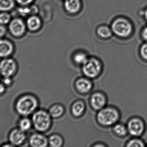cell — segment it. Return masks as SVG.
I'll use <instances>...</instances> for the list:
<instances>
[{
	"instance_id": "cell-8",
	"label": "cell",
	"mask_w": 147,
	"mask_h": 147,
	"mask_svg": "<svg viewBox=\"0 0 147 147\" xmlns=\"http://www.w3.org/2000/svg\"><path fill=\"white\" fill-rule=\"evenodd\" d=\"M16 70V64L13 59H6L0 63V72L4 77H11L14 74Z\"/></svg>"
},
{
	"instance_id": "cell-26",
	"label": "cell",
	"mask_w": 147,
	"mask_h": 147,
	"mask_svg": "<svg viewBox=\"0 0 147 147\" xmlns=\"http://www.w3.org/2000/svg\"><path fill=\"white\" fill-rule=\"evenodd\" d=\"M127 146L129 147H142L144 146V143L139 140H132L128 143Z\"/></svg>"
},
{
	"instance_id": "cell-9",
	"label": "cell",
	"mask_w": 147,
	"mask_h": 147,
	"mask_svg": "<svg viewBox=\"0 0 147 147\" xmlns=\"http://www.w3.org/2000/svg\"><path fill=\"white\" fill-rule=\"evenodd\" d=\"M9 29L11 33L16 37L21 36L26 30V26L23 21L15 19L9 23Z\"/></svg>"
},
{
	"instance_id": "cell-28",
	"label": "cell",
	"mask_w": 147,
	"mask_h": 147,
	"mask_svg": "<svg viewBox=\"0 0 147 147\" xmlns=\"http://www.w3.org/2000/svg\"><path fill=\"white\" fill-rule=\"evenodd\" d=\"M21 5H27L31 3L33 0H16Z\"/></svg>"
},
{
	"instance_id": "cell-16",
	"label": "cell",
	"mask_w": 147,
	"mask_h": 147,
	"mask_svg": "<svg viewBox=\"0 0 147 147\" xmlns=\"http://www.w3.org/2000/svg\"><path fill=\"white\" fill-rule=\"evenodd\" d=\"M48 112L52 118L58 119L63 115L65 112V108L60 104H55L50 107Z\"/></svg>"
},
{
	"instance_id": "cell-6",
	"label": "cell",
	"mask_w": 147,
	"mask_h": 147,
	"mask_svg": "<svg viewBox=\"0 0 147 147\" xmlns=\"http://www.w3.org/2000/svg\"><path fill=\"white\" fill-rule=\"evenodd\" d=\"M90 104L92 108L98 111L106 107L107 98L106 95L101 91H96L90 97Z\"/></svg>"
},
{
	"instance_id": "cell-34",
	"label": "cell",
	"mask_w": 147,
	"mask_h": 147,
	"mask_svg": "<svg viewBox=\"0 0 147 147\" xmlns=\"http://www.w3.org/2000/svg\"><path fill=\"white\" fill-rule=\"evenodd\" d=\"M146 19L147 20V10H146Z\"/></svg>"
},
{
	"instance_id": "cell-29",
	"label": "cell",
	"mask_w": 147,
	"mask_h": 147,
	"mask_svg": "<svg viewBox=\"0 0 147 147\" xmlns=\"http://www.w3.org/2000/svg\"><path fill=\"white\" fill-rule=\"evenodd\" d=\"M6 33V28L3 25H0V38L4 36Z\"/></svg>"
},
{
	"instance_id": "cell-5",
	"label": "cell",
	"mask_w": 147,
	"mask_h": 147,
	"mask_svg": "<svg viewBox=\"0 0 147 147\" xmlns=\"http://www.w3.org/2000/svg\"><path fill=\"white\" fill-rule=\"evenodd\" d=\"M111 30L117 36L127 37L131 33L132 27L127 20L119 18L113 22L111 25Z\"/></svg>"
},
{
	"instance_id": "cell-2",
	"label": "cell",
	"mask_w": 147,
	"mask_h": 147,
	"mask_svg": "<svg viewBox=\"0 0 147 147\" xmlns=\"http://www.w3.org/2000/svg\"><path fill=\"white\" fill-rule=\"evenodd\" d=\"M32 121L35 129L40 133L47 132L52 125V118L49 112L45 110L35 111L33 115Z\"/></svg>"
},
{
	"instance_id": "cell-32",
	"label": "cell",
	"mask_w": 147,
	"mask_h": 147,
	"mask_svg": "<svg viewBox=\"0 0 147 147\" xmlns=\"http://www.w3.org/2000/svg\"><path fill=\"white\" fill-rule=\"evenodd\" d=\"M5 87L3 85L0 84V94H2L5 91Z\"/></svg>"
},
{
	"instance_id": "cell-3",
	"label": "cell",
	"mask_w": 147,
	"mask_h": 147,
	"mask_svg": "<svg viewBox=\"0 0 147 147\" xmlns=\"http://www.w3.org/2000/svg\"><path fill=\"white\" fill-rule=\"evenodd\" d=\"M38 104V101L35 96L26 95L18 100L16 104V110L20 114L27 116L35 112Z\"/></svg>"
},
{
	"instance_id": "cell-18",
	"label": "cell",
	"mask_w": 147,
	"mask_h": 147,
	"mask_svg": "<svg viewBox=\"0 0 147 147\" xmlns=\"http://www.w3.org/2000/svg\"><path fill=\"white\" fill-rule=\"evenodd\" d=\"M28 27L31 31H36L40 27L41 21L38 16H30L27 20Z\"/></svg>"
},
{
	"instance_id": "cell-24",
	"label": "cell",
	"mask_w": 147,
	"mask_h": 147,
	"mask_svg": "<svg viewBox=\"0 0 147 147\" xmlns=\"http://www.w3.org/2000/svg\"><path fill=\"white\" fill-rule=\"evenodd\" d=\"M37 8L35 6H32L31 7H22L19 9V12L20 14L23 16H26L28 15L37 13Z\"/></svg>"
},
{
	"instance_id": "cell-25",
	"label": "cell",
	"mask_w": 147,
	"mask_h": 147,
	"mask_svg": "<svg viewBox=\"0 0 147 147\" xmlns=\"http://www.w3.org/2000/svg\"><path fill=\"white\" fill-rule=\"evenodd\" d=\"M10 20V16L8 13L3 12L0 14V24L5 25L7 24Z\"/></svg>"
},
{
	"instance_id": "cell-7",
	"label": "cell",
	"mask_w": 147,
	"mask_h": 147,
	"mask_svg": "<svg viewBox=\"0 0 147 147\" xmlns=\"http://www.w3.org/2000/svg\"><path fill=\"white\" fill-rule=\"evenodd\" d=\"M74 87L77 92L85 95L91 91L93 88V83L90 79L83 77L76 79L74 83Z\"/></svg>"
},
{
	"instance_id": "cell-20",
	"label": "cell",
	"mask_w": 147,
	"mask_h": 147,
	"mask_svg": "<svg viewBox=\"0 0 147 147\" xmlns=\"http://www.w3.org/2000/svg\"><path fill=\"white\" fill-rule=\"evenodd\" d=\"M97 33L99 37L103 39H107L111 37L112 32L110 28L107 26H102L97 29Z\"/></svg>"
},
{
	"instance_id": "cell-4",
	"label": "cell",
	"mask_w": 147,
	"mask_h": 147,
	"mask_svg": "<svg viewBox=\"0 0 147 147\" xmlns=\"http://www.w3.org/2000/svg\"><path fill=\"white\" fill-rule=\"evenodd\" d=\"M81 67L84 76L91 79L98 77L102 73L103 70L102 62L95 57L89 58Z\"/></svg>"
},
{
	"instance_id": "cell-1",
	"label": "cell",
	"mask_w": 147,
	"mask_h": 147,
	"mask_svg": "<svg viewBox=\"0 0 147 147\" xmlns=\"http://www.w3.org/2000/svg\"><path fill=\"white\" fill-rule=\"evenodd\" d=\"M120 117L117 109L114 107L108 106L98 111L96 116L97 122L100 126L109 127L115 125Z\"/></svg>"
},
{
	"instance_id": "cell-22",
	"label": "cell",
	"mask_w": 147,
	"mask_h": 147,
	"mask_svg": "<svg viewBox=\"0 0 147 147\" xmlns=\"http://www.w3.org/2000/svg\"><path fill=\"white\" fill-rule=\"evenodd\" d=\"M113 131L116 135L119 136H124L127 133L126 127L120 123H116L113 126Z\"/></svg>"
},
{
	"instance_id": "cell-21",
	"label": "cell",
	"mask_w": 147,
	"mask_h": 147,
	"mask_svg": "<svg viewBox=\"0 0 147 147\" xmlns=\"http://www.w3.org/2000/svg\"><path fill=\"white\" fill-rule=\"evenodd\" d=\"M14 5L13 0H0V11L6 12L11 10Z\"/></svg>"
},
{
	"instance_id": "cell-27",
	"label": "cell",
	"mask_w": 147,
	"mask_h": 147,
	"mask_svg": "<svg viewBox=\"0 0 147 147\" xmlns=\"http://www.w3.org/2000/svg\"><path fill=\"white\" fill-rule=\"evenodd\" d=\"M141 53L142 57L145 59L147 60V44H145L142 47Z\"/></svg>"
},
{
	"instance_id": "cell-23",
	"label": "cell",
	"mask_w": 147,
	"mask_h": 147,
	"mask_svg": "<svg viewBox=\"0 0 147 147\" xmlns=\"http://www.w3.org/2000/svg\"><path fill=\"white\" fill-rule=\"evenodd\" d=\"M32 125H33L32 121L27 118L22 119L19 123L20 129L23 132L28 131L30 129Z\"/></svg>"
},
{
	"instance_id": "cell-19",
	"label": "cell",
	"mask_w": 147,
	"mask_h": 147,
	"mask_svg": "<svg viewBox=\"0 0 147 147\" xmlns=\"http://www.w3.org/2000/svg\"><path fill=\"white\" fill-rule=\"evenodd\" d=\"M89 58L86 54L83 52H78L73 55V60L74 63L78 65L82 66Z\"/></svg>"
},
{
	"instance_id": "cell-33",
	"label": "cell",
	"mask_w": 147,
	"mask_h": 147,
	"mask_svg": "<svg viewBox=\"0 0 147 147\" xmlns=\"http://www.w3.org/2000/svg\"><path fill=\"white\" fill-rule=\"evenodd\" d=\"M93 146L94 147H105L106 146L105 144H104L103 143H96V144Z\"/></svg>"
},
{
	"instance_id": "cell-31",
	"label": "cell",
	"mask_w": 147,
	"mask_h": 147,
	"mask_svg": "<svg viewBox=\"0 0 147 147\" xmlns=\"http://www.w3.org/2000/svg\"><path fill=\"white\" fill-rule=\"evenodd\" d=\"M143 38H144L146 40H147V28H146L144 29V31H143Z\"/></svg>"
},
{
	"instance_id": "cell-14",
	"label": "cell",
	"mask_w": 147,
	"mask_h": 147,
	"mask_svg": "<svg viewBox=\"0 0 147 147\" xmlns=\"http://www.w3.org/2000/svg\"><path fill=\"white\" fill-rule=\"evenodd\" d=\"M81 7L80 0H65L64 7L68 13L76 14L79 11Z\"/></svg>"
},
{
	"instance_id": "cell-17",
	"label": "cell",
	"mask_w": 147,
	"mask_h": 147,
	"mask_svg": "<svg viewBox=\"0 0 147 147\" xmlns=\"http://www.w3.org/2000/svg\"><path fill=\"white\" fill-rule=\"evenodd\" d=\"M64 142L63 138L58 134H53L48 138V143L51 147H62Z\"/></svg>"
},
{
	"instance_id": "cell-10",
	"label": "cell",
	"mask_w": 147,
	"mask_h": 147,
	"mask_svg": "<svg viewBox=\"0 0 147 147\" xmlns=\"http://www.w3.org/2000/svg\"><path fill=\"white\" fill-rule=\"evenodd\" d=\"M29 144L33 147H46L49 145L48 138L43 134L36 133L31 135Z\"/></svg>"
},
{
	"instance_id": "cell-13",
	"label": "cell",
	"mask_w": 147,
	"mask_h": 147,
	"mask_svg": "<svg viewBox=\"0 0 147 147\" xmlns=\"http://www.w3.org/2000/svg\"><path fill=\"white\" fill-rule=\"evenodd\" d=\"M26 138L24 132L20 129L13 130L9 135L10 142L13 145L15 146H19L23 143Z\"/></svg>"
},
{
	"instance_id": "cell-12",
	"label": "cell",
	"mask_w": 147,
	"mask_h": 147,
	"mask_svg": "<svg viewBox=\"0 0 147 147\" xmlns=\"http://www.w3.org/2000/svg\"><path fill=\"white\" fill-rule=\"evenodd\" d=\"M86 109L85 103L82 100H78L75 101L72 104L71 108V114L76 118H79L84 114Z\"/></svg>"
},
{
	"instance_id": "cell-15",
	"label": "cell",
	"mask_w": 147,
	"mask_h": 147,
	"mask_svg": "<svg viewBox=\"0 0 147 147\" xmlns=\"http://www.w3.org/2000/svg\"><path fill=\"white\" fill-rule=\"evenodd\" d=\"M13 46L12 43L6 40H0V57L5 58L12 54Z\"/></svg>"
},
{
	"instance_id": "cell-11",
	"label": "cell",
	"mask_w": 147,
	"mask_h": 147,
	"mask_svg": "<svg viewBox=\"0 0 147 147\" xmlns=\"http://www.w3.org/2000/svg\"><path fill=\"white\" fill-rule=\"evenodd\" d=\"M128 129L132 135L139 136L143 132L144 125L140 120L137 119H133L129 123Z\"/></svg>"
},
{
	"instance_id": "cell-30",
	"label": "cell",
	"mask_w": 147,
	"mask_h": 147,
	"mask_svg": "<svg viewBox=\"0 0 147 147\" xmlns=\"http://www.w3.org/2000/svg\"><path fill=\"white\" fill-rule=\"evenodd\" d=\"M3 83L5 85H9L11 83V79L9 77H5L3 79Z\"/></svg>"
}]
</instances>
